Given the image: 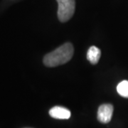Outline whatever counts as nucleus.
I'll use <instances>...</instances> for the list:
<instances>
[{"label": "nucleus", "instance_id": "1", "mask_svg": "<svg viewBox=\"0 0 128 128\" xmlns=\"http://www.w3.org/2000/svg\"><path fill=\"white\" fill-rule=\"evenodd\" d=\"M74 52L73 45L66 43L52 52L46 54L44 58V64L48 67H56L66 64L72 58Z\"/></svg>", "mask_w": 128, "mask_h": 128}, {"label": "nucleus", "instance_id": "2", "mask_svg": "<svg viewBox=\"0 0 128 128\" xmlns=\"http://www.w3.org/2000/svg\"><path fill=\"white\" fill-rule=\"evenodd\" d=\"M58 5V18L61 22H66L73 16L76 9L75 0H56Z\"/></svg>", "mask_w": 128, "mask_h": 128}, {"label": "nucleus", "instance_id": "3", "mask_svg": "<svg viewBox=\"0 0 128 128\" xmlns=\"http://www.w3.org/2000/svg\"><path fill=\"white\" fill-rule=\"evenodd\" d=\"M113 113V106L110 104L101 105L98 111V120L101 123H108Z\"/></svg>", "mask_w": 128, "mask_h": 128}, {"label": "nucleus", "instance_id": "4", "mask_svg": "<svg viewBox=\"0 0 128 128\" xmlns=\"http://www.w3.org/2000/svg\"><path fill=\"white\" fill-rule=\"evenodd\" d=\"M49 114L55 119L67 120L70 118V111L64 107L55 106L49 110Z\"/></svg>", "mask_w": 128, "mask_h": 128}, {"label": "nucleus", "instance_id": "5", "mask_svg": "<svg viewBox=\"0 0 128 128\" xmlns=\"http://www.w3.org/2000/svg\"><path fill=\"white\" fill-rule=\"evenodd\" d=\"M101 51L100 50L96 47L92 46L89 48L87 53V59L90 62V64H97L100 58Z\"/></svg>", "mask_w": 128, "mask_h": 128}, {"label": "nucleus", "instance_id": "6", "mask_svg": "<svg viewBox=\"0 0 128 128\" xmlns=\"http://www.w3.org/2000/svg\"><path fill=\"white\" fill-rule=\"evenodd\" d=\"M117 91L121 96L128 98V80L120 82L117 86Z\"/></svg>", "mask_w": 128, "mask_h": 128}]
</instances>
